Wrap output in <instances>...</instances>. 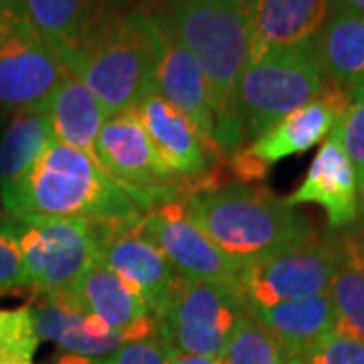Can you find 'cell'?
<instances>
[{
	"mask_svg": "<svg viewBox=\"0 0 364 364\" xmlns=\"http://www.w3.org/2000/svg\"><path fill=\"white\" fill-rule=\"evenodd\" d=\"M166 16L205 73L215 140L231 156L243 144L239 83L253 41V0H172Z\"/></svg>",
	"mask_w": 364,
	"mask_h": 364,
	"instance_id": "7a4b0ae2",
	"label": "cell"
},
{
	"mask_svg": "<svg viewBox=\"0 0 364 364\" xmlns=\"http://www.w3.org/2000/svg\"><path fill=\"white\" fill-rule=\"evenodd\" d=\"M67 67L31 25L0 43V107L47 109Z\"/></svg>",
	"mask_w": 364,
	"mask_h": 364,
	"instance_id": "7c38bea8",
	"label": "cell"
},
{
	"mask_svg": "<svg viewBox=\"0 0 364 364\" xmlns=\"http://www.w3.org/2000/svg\"><path fill=\"white\" fill-rule=\"evenodd\" d=\"M47 364H109V358H87V356L63 352L59 356H53Z\"/></svg>",
	"mask_w": 364,
	"mask_h": 364,
	"instance_id": "836d02e7",
	"label": "cell"
},
{
	"mask_svg": "<svg viewBox=\"0 0 364 364\" xmlns=\"http://www.w3.org/2000/svg\"><path fill=\"white\" fill-rule=\"evenodd\" d=\"M128 0H21L26 23L69 65L116 16Z\"/></svg>",
	"mask_w": 364,
	"mask_h": 364,
	"instance_id": "4fadbf2b",
	"label": "cell"
},
{
	"mask_svg": "<svg viewBox=\"0 0 364 364\" xmlns=\"http://www.w3.org/2000/svg\"><path fill=\"white\" fill-rule=\"evenodd\" d=\"M95 160L130 188H166L178 181L158 158L136 107L105 119L95 140Z\"/></svg>",
	"mask_w": 364,
	"mask_h": 364,
	"instance_id": "5bb4252c",
	"label": "cell"
},
{
	"mask_svg": "<svg viewBox=\"0 0 364 364\" xmlns=\"http://www.w3.org/2000/svg\"><path fill=\"white\" fill-rule=\"evenodd\" d=\"M324 83L314 43L251 59L239 83L243 140H257L282 117L314 102Z\"/></svg>",
	"mask_w": 364,
	"mask_h": 364,
	"instance_id": "5b68a950",
	"label": "cell"
},
{
	"mask_svg": "<svg viewBox=\"0 0 364 364\" xmlns=\"http://www.w3.org/2000/svg\"><path fill=\"white\" fill-rule=\"evenodd\" d=\"M182 198L196 225L239 267L299 245L314 235L301 213L265 188L227 184Z\"/></svg>",
	"mask_w": 364,
	"mask_h": 364,
	"instance_id": "3957f363",
	"label": "cell"
},
{
	"mask_svg": "<svg viewBox=\"0 0 364 364\" xmlns=\"http://www.w3.org/2000/svg\"><path fill=\"white\" fill-rule=\"evenodd\" d=\"M140 219L93 225L97 235V261L119 275L144 299L156 320L168 301L178 273L156 245L144 237Z\"/></svg>",
	"mask_w": 364,
	"mask_h": 364,
	"instance_id": "30bf717a",
	"label": "cell"
},
{
	"mask_svg": "<svg viewBox=\"0 0 364 364\" xmlns=\"http://www.w3.org/2000/svg\"><path fill=\"white\" fill-rule=\"evenodd\" d=\"M4 124H6V117L2 116V112H0V136H2V128H4ZM2 207V205H0Z\"/></svg>",
	"mask_w": 364,
	"mask_h": 364,
	"instance_id": "74e56055",
	"label": "cell"
},
{
	"mask_svg": "<svg viewBox=\"0 0 364 364\" xmlns=\"http://www.w3.org/2000/svg\"><path fill=\"white\" fill-rule=\"evenodd\" d=\"M294 364H364V342L336 330Z\"/></svg>",
	"mask_w": 364,
	"mask_h": 364,
	"instance_id": "f1b7e54d",
	"label": "cell"
},
{
	"mask_svg": "<svg viewBox=\"0 0 364 364\" xmlns=\"http://www.w3.org/2000/svg\"><path fill=\"white\" fill-rule=\"evenodd\" d=\"M336 6L352 9V11H356V13L364 14V0H336Z\"/></svg>",
	"mask_w": 364,
	"mask_h": 364,
	"instance_id": "d590c367",
	"label": "cell"
},
{
	"mask_svg": "<svg viewBox=\"0 0 364 364\" xmlns=\"http://www.w3.org/2000/svg\"><path fill=\"white\" fill-rule=\"evenodd\" d=\"M0 364H33V363H26V360H4V358H0Z\"/></svg>",
	"mask_w": 364,
	"mask_h": 364,
	"instance_id": "8d00e7d4",
	"label": "cell"
},
{
	"mask_svg": "<svg viewBox=\"0 0 364 364\" xmlns=\"http://www.w3.org/2000/svg\"><path fill=\"white\" fill-rule=\"evenodd\" d=\"M247 312L272 334L287 364L298 363L314 346L336 332V312L328 291L265 308H247Z\"/></svg>",
	"mask_w": 364,
	"mask_h": 364,
	"instance_id": "d6986e66",
	"label": "cell"
},
{
	"mask_svg": "<svg viewBox=\"0 0 364 364\" xmlns=\"http://www.w3.org/2000/svg\"><path fill=\"white\" fill-rule=\"evenodd\" d=\"M39 336L35 332L28 306L16 310L0 308V358L33 363Z\"/></svg>",
	"mask_w": 364,
	"mask_h": 364,
	"instance_id": "83f0119b",
	"label": "cell"
},
{
	"mask_svg": "<svg viewBox=\"0 0 364 364\" xmlns=\"http://www.w3.org/2000/svg\"><path fill=\"white\" fill-rule=\"evenodd\" d=\"M314 51L326 81L348 91L364 85V14L336 6L314 39Z\"/></svg>",
	"mask_w": 364,
	"mask_h": 364,
	"instance_id": "7402d4cb",
	"label": "cell"
},
{
	"mask_svg": "<svg viewBox=\"0 0 364 364\" xmlns=\"http://www.w3.org/2000/svg\"><path fill=\"white\" fill-rule=\"evenodd\" d=\"M28 287L21 251L11 237L0 233V294Z\"/></svg>",
	"mask_w": 364,
	"mask_h": 364,
	"instance_id": "4dcf8cb0",
	"label": "cell"
},
{
	"mask_svg": "<svg viewBox=\"0 0 364 364\" xmlns=\"http://www.w3.org/2000/svg\"><path fill=\"white\" fill-rule=\"evenodd\" d=\"M229 166L233 170V176L237 181H263L269 172V166L253 154L251 148H239L229 156Z\"/></svg>",
	"mask_w": 364,
	"mask_h": 364,
	"instance_id": "1f68e13d",
	"label": "cell"
},
{
	"mask_svg": "<svg viewBox=\"0 0 364 364\" xmlns=\"http://www.w3.org/2000/svg\"><path fill=\"white\" fill-rule=\"evenodd\" d=\"M21 0H0V43L13 37L16 31L26 26Z\"/></svg>",
	"mask_w": 364,
	"mask_h": 364,
	"instance_id": "d6a6232c",
	"label": "cell"
},
{
	"mask_svg": "<svg viewBox=\"0 0 364 364\" xmlns=\"http://www.w3.org/2000/svg\"><path fill=\"white\" fill-rule=\"evenodd\" d=\"M158 23L132 9L116 16L67 69L95 95L105 116L134 109L156 91Z\"/></svg>",
	"mask_w": 364,
	"mask_h": 364,
	"instance_id": "277c9868",
	"label": "cell"
},
{
	"mask_svg": "<svg viewBox=\"0 0 364 364\" xmlns=\"http://www.w3.org/2000/svg\"><path fill=\"white\" fill-rule=\"evenodd\" d=\"M342 263V241L314 233L304 243L241 267L237 291L245 308H265L287 299L330 291Z\"/></svg>",
	"mask_w": 364,
	"mask_h": 364,
	"instance_id": "ba28073f",
	"label": "cell"
},
{
	"mask_svg": "<svg viewBox=\"0 0 364 364\" xmlns=\"http://www.w3.org/2000/svg\"><path fill=\"white\" fill-rule=\"evenodd\" d=\"M170 364H219V360H213V358H207V356H196V354H184V352L170 350Z\"/></svg>",
	"mask_w": 364,
	"mask_h": 364,
	"instance_id": "e575fe53",
	"label": "cell"
},
{
	"mask_svg": "<svg viewBox=\"0 0 364 364\" xmlns=\"http://www.w3.org/2000/svg\"><path fill=\"white\" fill-rule=\"evenodd\" d=\"M350 102V91L326 81L314 102L282 117L249 148L267 166L287 156L304 154L330 136L336 122L346 114Z\"/></svg>",
	"mask_w": 364,
	"mask_h": 364,
	"instance_id": "2e32d148",
	"label": "cell"
},
{
	"mask_svg": "<svg viewBox=\"0 0 364 364\" xmlns=\"http://www.w3.org/2000/svg\"><path fill=\"white\" fill-rule=\"evenodd\" d=\"M53 140L47 109H18L6 119L0 136V195L25 181Z\"/></svg>",
	"mask_w": 364,
	"mask_h": 364,
	"instance_id": "cb8c5ba5",
	"label": "cell"
},
{
	"mask_svg": "<svg viewBox=\"0 0 364 364\" xmlns=\"http://www.w3.org/2000/svg\"><path fill=\"white\" fill-rule=\"evenodd\" d=\"M342 263L330 286L336 312V330L364 342V233L346 235Z\"/></svg>",
	"mask_w": 364,
	"mask_h": 364,
	"instance_id": "d4e9b609",
	"label": "cell"
},
{
	"mask_svg": "<svg viewBox=\"0 0 364 364\" xmlns=\"http://www.w3.org/2000/svg\"><path fill=\"white\" fill-rule=\"evenodd\" d=\"M0 233L21 251L26 284L37 296L61 294L97 259V235L83 219H0Z\"/></svg>",
	"mask_w": 364,
	"mask_h": 364,
	"instance_id": "8992f818",
	"label": "cell"
},
{
	"mask_svg": "<svg viewBox=\"0 0 364 364\" xmlns=\"http://www.w3.org/2000/svg\"><path fill=\"white\" fill-rule=\"evenodd\" d=\"M178 196L166 188H130L90 154L53 140L25 181L0 195L13 219H83L116 225L140 219L150 207Z\"/></svg>",
	"mask_w": 364,
	"mask_h": 364,
	"instance_id": "6da1fadb",
	"label": "cell"
},
{
	"mask_svg": "<svg viewBox=\"0 0 364 364\" xmlns=\"http://www.w3.org/2000/svg\"><path fill=\"white\" fill-rule=\"evenodd\" d=\"M245 312V301L235 287L178 275L156 318V334L170 350L219 360Z\"/></svg>",
	"mask_w": 364,
	"mask_h": 364,
	"instance_id": "52a82bcc",
	"label": "cell"
},
{
	"mask_svg": "<svg viewBox=\"0 0 364 364\" xmlns=\"http://www.w3.org/2000/svg\"><path fill=\"white\" fill-rule=\"evenodd\" d=\"M219 364H287L273 336L245 312L235 324Z\"/></svg>",
	"mask_w": 364,
	"mask_h": 364,
	"instance_id": "484cf974",
	"label": "cell"
},
{
	"mask_svg": "<svg viewBox=\"0 0 364 364\" xmlns=\"http://www.w3.org/2000/svg\"><path fill=\"white\" fill-rule=\"evenodd\" d=\"M336 9V0H253L249 61L263 53L314 43Z\"/></svg>",
	"mask_w": 364,
	"mask_h": 364,
	"instance_id": "ffe728a7",
	"label": "cell"
},
{
	"mask_svg": "<svg viewBox=\"0 0 364 364\" xmlns=\"http://www.w3.org/2000/svg\"><path fill=\"white\" fill-rule=\"evenodd\" d=\"M87 316L102 320L128 342L156 334V320L144 299L119 275L95 259L73 286L61 291Z\"/></svg>",
	"mask_w": 364,
	"mask_h": 364,
	"instance_id": "9a60e30c",
	"label": "cell"
},
{
	"mask_svg": "<svg viewBox=\"0 0 364 364\" xmlns=\"http://www.w3.org/2000/svg\"><path fill=\"white\" fill-rule=\"evenodd\" d=\"M286 200L291 207L306 203L320 205L326 210L330 229L348 227L358 219L360 198L356 176L350 160L332 134L312 160L301 186Z\"/></svg>",
	"mask_w": 364,
	"mask_h": 364,
	"instance_id": "ac0fdd59",
	"label": "cell"
},
{
	"mask_svg": "<svg viewBox=\"0 0 364 364\" xmlns=\"http://www.w3.org/2000/svg\"><path fill=\"white\" fill-rule=\"evenodd\" d=\"M55 140L95 158V140L107 119L100 102L69 69L47 104Z\"/></svg>",
	"mask_w": 364,
	"mask_h": 364,
	"instance_id": "603a6c76",
	"label": "cell"
},
{
	"mask_svg": "<svg viewBox=\"0 0 364 364\" xmlns=\"http://www.w3.org/2000/svg\"><path fill=\"white\" fill-rule=\"evenodd\" d=\"M109 358V364H170L168 346L158 334L142 340L126 342Z\"/></svg>",
	"mask_w": 364,
	"mask_h": 364,
	"instance_id": "f546056e",
	"label": "cell"
},
{
	"mask_svg": "<svg viewBox=\"0 0 364 364\" xmlns=\"http://www.w3.org/2000/svg\"><path fill=\"white\" fill-rule=\"evenodd\" d=\"M37 298L33 306H28L35 332L39 340H49L63 352L87 358H107L128 342L102 320L87 316L65 294Z\"/></svg>",
	"mask_w": 364,
	"mask_h": 364,
	"instance_id": "e0dca14e",
	"label": "cell"
},
{
	"mask_svg": "<svg viewBox=\"0 0 364 364\" xmlns=\"http://www.w3.org/2000/svg\"><path fill=\"white\" fill-rule=\"evenodd\" d=\"M170 2H172V0H170Z\"/></svg>",
	"mask_w": 364,
	"mask_h": 364,
	"instance_id": "f35d334b",
	"label": "cell"
},
{
	"mask_svg": "<svg viewBox=\"0 0 364 364\" xmlns=\"http://www.w3.org/2000/svg\"><path fill=\"white\" fill-rule=\"evenodd\" d=\"M158 23L156 93L193 122L208 156H223L215 140V116L205 73L191 51L174 35L166 14H154Z\"/></svg>",
	"mask_w": 364,
	"mask_h": 364,
	"instance_id": "8fae6325",
	"label": "cell"
},
{
	"mask_svg": "<svg viewBox=\"0 0 364 364\" xmlns=\"http://www.w3.org/2000/svg\"><path fill=\"white\" fill-rule=\"evenodd\" d=\"M352 102L346 114L340 117L330 132L348 156L358 184L360 213H364V85L350 91Z\"/></svg>",
	"mask_w": 364,
	"mask_h": 364,
	"instance_id": "4316f807",
	"label": "cell"
},
{
	"mask_svg": "<svg viewBox=\"0 0 364 364\" xmlns=\"http://www.w3.org/2000/svg\"><path fill=\"white\" fill-rule=\"evenodd\" d=\"M140 231L156 245L178 275L237 289L241 267L196 225L182 196L148 208L140 219Z\"/></svg>",
	"mask_w": 364,
	"mask_h": 364,
	"instance_id": "9c48e42d",
	"label": "cell"
},
{
	"mask_svg": "<svg viewBox=\"0 0 364 364\" xmlns=\"http://www.w3.org/2000/svg\"><path fill=\"white\" fill-rule=\"evenodd\" d=\"M136 112L162 164L178 176H196L207 172L208 152L188 117L170 105L156 91L146 95Z\"/></svg>",
	"mask_w": 364,
	"mask_h": 364,
	"instance_id": "44dd1931",
	"label": "cell"
}]
</instances>
